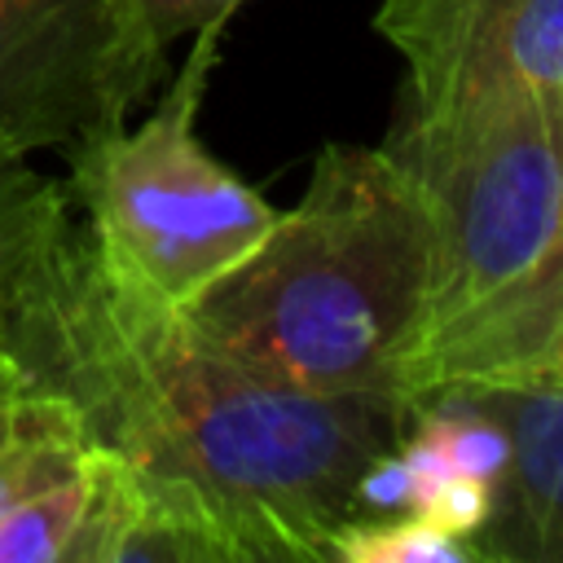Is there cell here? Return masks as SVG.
I'll return each instance as SVG.
<instances>
[{
	"instance_id": "52a82bcc",
	"label": "cell",
	"mask_w": 563,
	"mask_h": 563,
	"mask_svg": "<svg viewBox=\"0 0 563 563\" xmlns=\"http://www.w3.org/2000/svg\"><path fill=\"white\" fill-rule=\"evenodd\" d=\"M466 391L506 435L493 510L471 537V559L563 563V374H523Z\"/></svg>"
},
{
	"instance_id": "277c9868",
	"label": "cell",
	"mask_w": 563,
	"mask_h": 563,
	"mask_svg": "<svg viewBox=\"0 0 563 563\" xmlns=\"http://www.w3.org/2000/svg\"><path fill=\"white\" fill-rule=\"evenodd\" d=\"M224 22L194 31V48L163 101L101 136L70 163V194L101 251L158 299L185 308L224 277L277 220L242 176L198 141V106Z\"/></svg>"
},
{
	"instance_id": "5bb4252c",
	"label": "cell",
	"mask_w": 563,
	"mask_h": 563,
	"mask_svg": "<svg viewBox=\"0 0 563 563\" xmlns=\"http://www.w3.org/2000/svg\"><path fill=\"white\" fill-rule=\"evenodd\" d=\"M559 374H563V361H559Z\"/></svg>"
},
{
	"instance_id": "7c38bea8",
	"label": "cell",
	"mask_w": 563,
	"mask_h": 563,
	"mask_svg": "<svg viewBox=\"0 0 563 563\" xmlns=\"http://www.w3.org/2000/svg\"><path fill=\"white\" fill-rule=\"evenodd\" d=\"M48 185L53 180L31 163V154H18V150L0 145V224L31 211L48 194Z\"/></svg>"
},
{
	"instance_id": "8992f818",
	"label": "cell",
	"mask_w": 563,
	"mask_h": 563,
	"mask_svg": "<svg viewBox=\"0 0 563 563\" xmlns=\"http://www.w3.org/2000/svg\"><path fill=\"white\" fill-rule=\"evenodd\" d=\"M374 26L405 57L409 106L484 88L563 92V0H383Z\"/></svg>"
},
{
	"instance_id": "4fadbf2b",
	"label": "cell",
	"mask_w": 563,
	"mask_h": 563,
	"mask_svg": "<svg viewBox=\"0 0 563 563\" xmlns=\"http://www.w3.org/2000/svg\"><path fill=\"white\" fill-rule=\"evenodd\" d=\"M22 391H26V374L18 369V361L0 347V453L13 444L18 435V409H22Z\"/></svg>"
},
{
	"instance_id": "9c48e42d",
	"label": "cell",
	"mask_w": 563,
	"mask_h": 563,
	"mask_svg": "<svg viewBox=\"0 0 563 563\" xmlns=\"http://www.w3.org/2000/svg\"><path fill=\"white\" fill-rule=\"evenodd\" d=\"M88 497V457L79 471L31 488L0 510V563H62Z\"/></svg>"
},
{
	"instance_id": "30bf717a",
	"label": "cell",
	"mask_w": 563,
	"mask_h": 563,
	"mask_svg": "<svg viewBox=\"0 0 563 563\" xmlns=\"http://www.w3.org/2000/svg\"><path fill=\"white\" fill-rule=\"evenodd\" d=\"M325 563H475L466 541L444 537L418 515H352L325 545Z\"/></svg>"
},
{
	"instance_id": "6da1fadb",
	"label": "cell",
	"mask_w": 563,
	"mask_h": 563,
	"mask_svg": "<svg viewBox=\"0 0 563 563\" xmlns=\"http://www.w3.org/2000/svg\"><path fill=\"white\" fill-rule=\"evenodd\" d=\"M0 347L26 387L75 405L92 444L198 497L242 563H325L409 422L400 396L295 391L216 347L101 251L66 180L4 286Z\"/></svg>"
},
{
	"instance_id": "7a4b0ae2",
	"label": "cell",
	"mask_w": 563,
	"mask_h": 563,
	"mask_svg": "<svg viewBox=\"0 0 563 563\" xmlns=\"http://www.w3.org/2000/svg\"><path fill=\"white\" fill-rule=\"evenodd\" d=\"M435 286V229L383 145H325L290 211L185 317L255 374L312 396H400Z\"/></svg>"
},
{
	"instance_id": "3957f363",
	"label": "cell",
	"mask_w": 563,
	"mask_h": 563,
	"mask_svg": "<svg viewBox=\"0 0 563 563\" xmlns=\"http://www.w3.org/2000/svg\"><path fill=\"white\" fill-rule=\"evenodd\" d=\"M383 150L418 185L435 229V286L413 365L519 290L554 251L563 233V92L484 88L431 106L400 101Z\"/></svg>"
},
{
	"instance_id": "ba28073f",
	"label": "cell",
	"mask_w": 563,
	"mask_h": 563,
	"mask_svg": "<svg viewBox=\"0 0 563 563\" xmlns=\"http://www.w3.org/2000/svg\"><path fill=\"white\" fill-rule=\"evenodd\" d=\"M563 361V233L545 264L501 303L422 352L405 374V400L559 369Z\"/></svg>"
},
{
	"instance_id": "8fae6325",
	"label": "cell",
	"mask_w": 563,
	"mask_h": 563,
	"mask_svg": "<svg viewBox=\"0 0 563 563\" xmlns=\"http://www.w3.org/2000/svg\"><path fill=\"white\" fill-rule=\"evenodd\" d=\"M246 0H136V13H141V26L150 35V44L167 57L172 40L180 35H194L211 22H229Z\"/></svg>"
},
{
	"instance_id": "5b68a950",
	"label": "cell",
	"mask_w": 563,
	"mask_h": 563,
	"mask_svg": "<svg viewBox=\"0 0 563 563\" xmlns=\"http://www.w3.org/2000/svg\"><path fill=\"white\" fill-rule=\"evenodd\" d=\"M136 0H0V145L79 163L154 88Z\"/></svg>"
}]
</instances>
